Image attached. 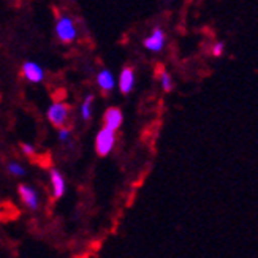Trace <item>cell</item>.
<instances>
[{
	"instance_id": "14",
	"label": "cell",
	"mask_w": 258,
	"mask_h": 258,
	"mask_svg": "<svg viewBox=\"0 0 258 258\" xmlns=\"http://www.w3.org/2000/svg\"><path fill=\"white\" fill-rule=\"evenodd\" d=\"M70 137H72V132H70V128H67L65 125L59 128V141H62V143H67V141L70 140Z\"/></svg>"
},
{
	"instance_id": "12",
	"label": "cell",
	"mask_w": 258,
	"mask_h": 258,
	"mask_svg": "<svg viewBox=\"0 0 258 258\" xmlns=\"http://www.w3.org/2000/svg\"><path fill=\"white\" fill-rule=\"evenodd\" d=\"M160 84H162V89L165 92H170L173 91V80H171V76L170 73H166V72H162L160 73Z\"/></svg>"
},
{
	"instance_id": "15",
	"label": "cell",
	"mask_w": 258,
	"mask_h": 258,
	"mask_svg": "<svg viewBox=\"0 0 258 258\" xmlns=\"http://www.w3.org/2000/svg\"><path fill=\"white\" fill-rule=\"evenodd\" d=\"M223 52H225V44H223L222 41H217L214 46H212V54H214L216 57H220Z\"/></svg>"
},
{
	"instance_id": "6",
	"label": "cell",
	"mask_w": 258,
	"mask_h": 258,
	"mask_svg": "<svg viewBox=\"0 0 258 258\" xmlns=\"http://www.w3.org/2000/svg\"><path fill=\"white\" fill-rule=\"evenodd\" d=\"M122 122H124V116H122V111L119 108L106 109L105 117H103V124L106 128L117 132V128H120V125H122Z\"/></svg>"
},
{
	"instance_id": "8",
	"label": "cell",
	"mask_w": 258,
	"mask_h": 258,
	"mask_svg": "<svg viewBox=\"0 0 258 258\" xmlns=\"http://www.w3.org/2000/svg\"><path fill=\"white\" fill-rule=\"evenodd\" d=\"M135 87V72L130 67H125L119 75V89L122 94H130Z\"/></svg>"
},
{
	"instance_id": "3",
	"label": "cell",
	"mask_w": 258,
	"mask_h": 258,
	"mask_svg": "<svg viewBox=\"0 0 258 258\" xmlns=\"http://www.w3.org/2000/svg\"><path fill=\"white\" fill-rule=\"evenodd\" d=\"M70 116V108L65 103H52L48 108V119L54 127H63Z\"/></svg>"
},
{
	"instance_id": "9",
	"label": "cell",
	"mask_w": 258,
	"mask_h": 258,
	"mask_svg": "<svg viewBox=\"0 0 258 258\" xmlns=\"http://www.w3.org/2000/svg\"><path fill=\"white\" fill-rule=\"evenodd\" d=\"M49 177H51V187H52L54 198H62L65 195V188H67L63 176L60 174V171L52 168V170L49 171Z\"/></svg>"
},
{
	"instance_id": "13",
	"label": "cell",
	"mask_w": 258,
	"mask_h": 258,
	"mask_svg": "<svg viewBox=\"0 0 258 258\" xmlns=\"http://www.w3.org/2000/svg\"><path fill=\"white\" fill-rule=\"evenodd\" d=\"M8 171L11 173V174H13V176H24L26 174V170H24V168H22L19 163H15V162H11L10 165H8Z\"/></svg>"
},
{
	"instance_id": "16",
	"label": "cell",
	"mask_w": 258,
	"mask_h": 258,
	"mask_svg": "<svg viewBox=\"0 0 258 258\" xmlns=\"http://www.w3.org/2000/svg\"><path fill=\"white\" fill-rule=\"evenodd\" d=\"M22 148V152H24L26 155H35V148H33L32 144H29V143H24L21 146Z\"/></svg>"
},
{
	"instance_id": "11",
	"label": "cell",
	"mask_w": 258,
	"mask_h": 258,
	"mask_svg": "<svg viewBox=\"0 0 258 258\" xmlns=\"http://www.w3.org/2000/svg\"><path fill=\"white\" fill-rule=\"evenodd\" d=\"M92 102H94V95H87L81 105V116L84 120H89L92 116Z\"/></svg>"
},
{
	"instance_id": "4",
	"label": "cell",
	"mask_w": 258,
	"mask_h": 258,
	"mask_svg": "<svg viewBox=\"0 0 258 258\" xmlns=\"http://www.w3.org/2000/svg\"><path fill=\"white\" fill-rule=\"evenodd\" d=\"M165 32L162 27H155L149 37H146L144 40V48L149 49L152 52H159L165 46Z\"/></svg>"
},
{
	"instance_id": "2",
	"label": "cell",
	"mask_w": 258,
	"mask_h": 258,
	"mask_svg": "<svg viewBox=\"0 0 258 258\" xmlns=\"http://www.w3.org/2000/svg\"><path fill=\"white\" fill-rule=\"evenodd\" d=\"M116 146V132L103 127L97 133V138H95V149L97 154L106 157L108 154H111V151L114 149Z\"/></svg>"
},
{
	"instance_id": "10",
	"label": "cell",
	"mask_w": 258,
	"mask_h": 258,
	"mask_svg": "<svg viewBox=\"0 0 258 258\" xmlns=\"http://www.w3.org/2000/svg\"><path fill=\"white\" fill-rule=\"evenodd\" d=\"M97 84L98 87L102 89V92L108 94L114 89L116 86V80H114V75L111 73L109 70H102L97 75Z\"/></svg>"
},
{
	"instance_id": "5",
	"label": "cell",
	"mask_w": 258,
	"mask_h": 258,
	"mask_svg": "<svg viewBox=\"0 0 258 258\" xmlns=\"http://www.w3.org/2000/svg\"><path fill=\"white\" fill-rule=\"evenodd\" d=\"M22 75L32 84H40L44 80V72L37 62H26L22 65Z\"/></svg>"
},
{
	"instance_id": "1",
	"label": "cell",
	"mask_w": 258,
	"mask_h": 258,
	"mask_svg": "<svg viewBox=\"0 0 258 258\" xmlns=\"http://www.w3.org/2000/svg\"><path fill=\"white\" fill-rule=\"evenodd\" d=\"M55 35L62 43H72L73 40H76L78 30H76V24L75 21L70 16H60L55 22Z\"/></svg>"
},
{
	"instance_id": "7",
	"label": "cell",
	"mask_w": 258,
	"mask_h": 258,
	"mask_svg": "<svg viewBox=\"0 0 258 258\" xmlns=\"http://www.w3.org/2000/svg\"><path fill=\"white\" fill-rule=\"evenodd\" d=\"M19 195H21V200H22V203H24L29 209H32V211H35V209H38V195H37V192L33 190L32 187H29V185H19Z\"/></svg>"
}]
</instances>
